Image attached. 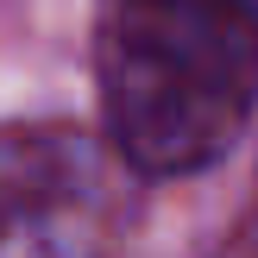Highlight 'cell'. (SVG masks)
<instances>
[{
  "label": "cell",
  "mask_w": 258,
  "mask_h": 258,
  "mask_svg": "<svg viewBox=\"0 0 258 258\" xmlns=\"http://www.w3.org/2000/svg\"><path fill=\"white\" fill-rule=\"evenodd\" d=\"M95 82L139 176L202 170L258 107V0H95Z\"/></svg>",
  "instance_id": "1"
},
{
  "label": "cell",
  "mask_w": 258,
  "mask_h": 258,
  "mask_svg": "<svg viewBox=\"0 0 258 258\" xmlns=\"http://www.w3.org/2000/svg\"><path fill=\"white\" fill-rule=\"evenodd\" d=\"M133 164L82 126H0V258H107Z\"/></svg>",
  "instance_id": "2"
}]
</instances>
